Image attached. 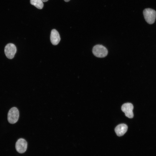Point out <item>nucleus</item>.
<instances>
[{
	"mask_svg": "<svg viewBox=\"0 0 156 156\" xmlns=\"http://www.w3.org/2000/svg\"><path fill=\"white\" fill-rule=\"evenodd\" d=\"M92 51L94 55L100 58L105 57L108 53V50L106 48L100 44L94 46L92 49Z\"/></svg>",
	"mask_w": 156,
	"mask_h": 156,
	"instance_id": "f257e3e1",
	"label": "nucleus"
},
{
	"mask_svg": "<svg viewBox=\"0 0 156 156\" xmlns=\"http://www.w3.org/2000/svg\"><path fill=\"white\" fill-rule=\"evenodd\" d=\"M143 14L145 19L147 23L151 24L154 23L156 18V12L154 10L146 8L144 10Z\"/></svg>",
	"mask_w": 156,
	"mask_h": 156,
	"instance_id": "f03ea898",
	"label": "nucleus"
},
{
	"mask_svg": "<svg viewBox=\"0 0 156 156\" xmlns=\"http://www.w3.org/2000/svg\"><path fill=\"white\" fill-rule=\"evenodd\" d=\"M19 117V112L18 109L14 107L9 110L8 114V122L11 124H14L18 120Z\"/></svg>",
	"mask_w": 156,
	"mask_h": 156,
	"instance_id": "7ed1b4c3",
	"label": "nucleus"
},
{
	"mask_svg": "<svg viewBox=\"0 0 156 156\" xmlns=\"http://www.w3.org/2000/svg\"><path fill=\"white\" fill-rule=\"evenodd\" d=\"M16 51V47L13 44H8L5 47V53L6 57L8 59H12L14 57Z\"/></svg>",
	"mask_w": 156,
	"mask_h": 156,
	"instance_id": "20e7f679",
	"label": "nucleus"
},
{
	"mask_svg": "<svg viewBox=\"0 0 156 156\" xmlns=\"http://www.w3.org/2000/svg\"><path fill=\"white\" fill-rule=\"evenodd\" d=\"M133 106L132 104L130 103H126L122 105L121 107L122 111L125 113L127 117L129 118H131L133 117Z\"/></svg>",
	"mask_w": 156,
	"mask_h": 156,
	"instance_id": "39448f33",
	"label": "nucleus"
},
{
	"mask_svg": "<svg viewBox=\"0 0 156 156\" xmlns=\"http://www.w3.org/2000/svg\"><path fill=\"white\" fill-rule=\"evenodd\" d=\"M27 145V142L24 139L20 138L16 143L15 145L16 150L20 153H23L26 151Z\"/></svg>",
	"mask_w": 156,
	"mask_h": 156,
	"instance_id": "423d86ee",
	"label": "nucleus"
},
{
	"mask_svg": "<svg viewBox=\"0 0 156 156\" xmlns=\"http://www.w3.org/2000/svg\"><path fill=\"white\" fill-rule=\"evenodd\" d=\"M50 40L52 44L54 45L57 44L60 40V34L55 29H53L51 31Z\"/></svg>",
	"mask_w": 156,
	"mask_h": 156,
	"instance_id": "0eeeda50",
	"label": "nucleus"
},
{
	"mask_svg": "<svg viewBox=\"0 0 156 156\" xmlns=\"http://www.w3.org/2000/svg\"><path fill=\"white\" fill-rule=\"evenodd\" d=\"M128 127L125 124L118 125L115 128V131L116 135L119 136L123 135L127 130Z\"/></svg>",
	"mask_w": 156,
	"mask_h": 156,
	"instance_id": "6e6552de",
	"label": "nucleus"
},
{
	"mask_svg": "<svg viewBox=\"0 0 156 156\" xmlns=\"http://www.w3.org/2000/svg\"><path fill=\"white\" fill-rule=\"evenodd\" d=\"M31 4L39 9H42L43 7V3L41 0H30Z\"/></svg>",
	"mask_w": 156,
	"mask_h": 156,
	"instance_id": "1a4fd4ad",
	"label": "nucleus"
},
{
	"mask_svg": "<svg viewBox=\"0 0 156 156\" xmlns=\"http://www.w3.org/2000/svg\"><path fill=\"white\" fill-rule=\"evenodd\" d=\"M43 2H45L47 1L48 0H41Z\"/></svg>",
	"mask_w": 156,
	"mask_h": 156,
	"instance_id": "9d476101",
	"label": "nucleus"
},
{
	"mask_svg": "<svg viewBox=\"0 0 156 156\" xmlns=\"http://www.w3.org/2000/svg\"><path fill=\"white\" fill-rule=\"evenodd\" d=\"M65 2H67L70 1V0H64Z\"/></svg>",
	"mask_w": 156,
	"mask_h": 156,
	"instance_id": "9b49d317",
	"label": "nucleus"
}]
</instances>
